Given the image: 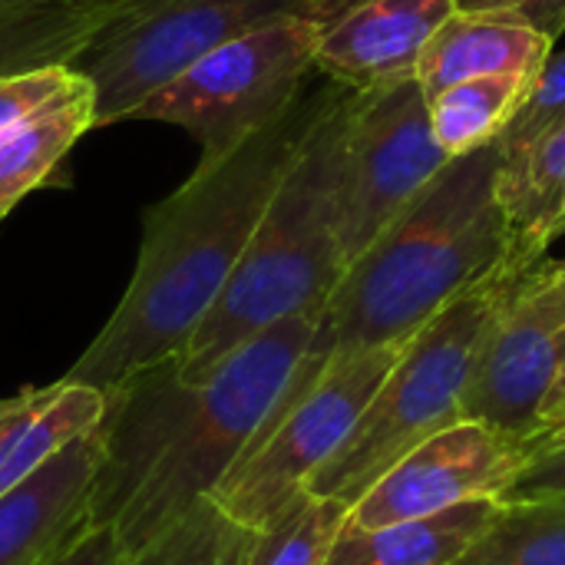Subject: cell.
<instances>
[{"label":"cell","instance_id":"6da1fadb","mask_svg":"<svg viewBox=\"0 0 565 565\" xmlns=\"http://www.w3.org/2000/svg\"><path fill=\"white\" fill-rule=\"evenodd\" d=\"M341 89L344 83L321 73V83H308L278 119L235 149L202 159L172 195L146 212L136 271L103 331L63 374L66 381L106 394L185 354L305 136Z\"/></svg>","mask_w":565,"mask_h":565},{"label":"cell","instance_id":"7a4b0ae2","mask_svg":"<svg viewBox=\"0 0 565 565\" xmlns=\"http://www.w3.org/2000/svg\"><path fill=\"white\" fill-rule=\"evenodd\" d=\"M318 321L321 311L271 324L199 384L169 361L106 391L93 523H113L132 556L215 497L285 394Z\"/></svg>","mask_w":565,"mask_h":565},{"label":"cell","instance_id":"3957f363","mask_svg":"<svg viewBox=\"0 0 565 565\" xmlns=\"http://www.w3.org/2000/svg\"><path fill=\"white\" fill-rule=\"evenodd\" d=\"M500 142L454 156L348 265L265 427L334 358L411 341L440 308L503 268L513 252V228L500 202Z\"/></svg>","mask_w":565,"mask_h":565},{"label":"cell","instance_id":"277c9868","mask_svg":"<svg viewBox=\"0 0 565 565\" xmlns=\"http://www.w3.org/2000/svg\"><path fill=\"white\" fill-rule=\"evenodd\" d=\"M358 89L344 86L305 136L225 291L179 358L185 384L205 381L271 324L324 311L348 271L341 242L344 132Z\"/></svg>","mask_w":565,"mask_h":565},{"label":"cell","instance_id":"5b68a950","mask_svg":"<svg viewBox=\"0 0 565 565\" xmlns=\"http://www.w3.org/2000/svg\"><path fill=\"white\" fill-rule=\"evenodd\" d=\"M536 265L540 262H526L510 252L497 275L440 308L404 344L397 364L348 440L315 470L305 487L311 493L341 500L351 510L414 447L460 424V397L480 341L510 288Z\"/></svg>","mask_w":565,"mask_h":565},{"label":"cell","instance_id":"8992f818","mask_svg":"<svg viewBox=\"0 0 565 565\" xmlns=\"http://www.w3.org/2000/svg\"><path fill=\"white\" fill-rule=\"evenodd\" d=\"M358 0H126L73 66L96 89V126H113L202 53L285 23H331Z\"/></svg>","mask_w":565,"mask_h":565},{"label":"cell","instance_id":"52a82bcc","mask_svg":"<svg viewBox=\"0 0 565 565\" xmlns=\"http://www.w3.org/2000/svg\"><path fill=\"white\" fill-rule=\"evenodd\" d=\"M318 23L285 20L228 40L149 93L129 119L182 126L215 159L278 119L318 73Z\"/></svg>","mask_w":565,"mask_h":565},{"label":"cell","instance_id":"ba28073f","mask_svg":"<svg viewBox=\"0 0 565 565\" xmlns=\"http://www.w3.org/2000/svg\"><path fill=\"white\" fill-rule=\"evenodd\" d=\"M404 344H381L334 358L321 377L248 444L212 500L248 530L271 520L348 440L397 364Z\"/></svg>","mask_w":565,"mask_h":565},{"label":"cell","instance_id":"9c48e42d","mask_svg":"<svg viewBox=\"0 0 565 565\" xmlns=\"http://www.w3.org/2000/svg\"><path fill=\"white\" fill-rule=\"evenodd\" d=\"M450 162L430 129V99L417 73L358 89L344 132L341 242L348 265Z\"/></svg>","mask_w":565,"mask_h":565},{"label":"cell","instance_id":"30bf717a","mask_svg":"<svg viewBox=\"0 0 565 565\" xmlns=\"http://www.w3.org/2000/svg\"><path fill=\"white\" fill-rule=\"evenodd\" d=\"M530 457L526 440L477 420H460L394 463L348 510V526L377 530L434 516L470 500H503Z\"/></svg>","mask_w":565,"mask_h":565},{"label":"cell","instance_id":"8fae6325","mask_svg":"<svg viewBox=\"0 0 565 565\" xmlns=\"http://www.w3.org/2000/svg\"><path fill=\"white\" fill-rule=\"evenodd\" d=\"M520 281L510 288L480 341L460 397V420H477L533 444L559 358V331L526 301Z\"/></svg>","mask_w":565,"mask_h":565},{"label":"cell","instance_id":"7c38bea8","mask_svg":"<svg viewBox=\"0 0 565 565\" xmlns=\"http://www.w3.org/2000/svg\"><path fill=\"white\" fill-rule=\"evenodd\" d=\"M454 10V0H358L318 30V73L351 89L411 76Z\"/></svg>","mask_w":565,"mask_h":565},{"label":"cell","instance_id":"4fadbf2b","mask_svg":"<svg viewBox=\"0 0 565 565\" xmlns=\"http://www.w3.org/2000/svg\"><path fill=\"white\" fill-rule=\"evenodd\" d=\"M99 427L0 503V565H46L93 526Z\"/></svg>","mask_w":565,"mask_h":565},{"label":"cell","instance_id":"5bb4252c","mask_svg":"<svg viewBox=\"0 0 565 565\" xmlns=\"http://www.w3.org/2000/svg\"><path fill=\"white\" fill-rule=\"evenodd\" d=\"M553 40L513 10H454L420 53L417 79L427 99L477 76H540Z\"/></svg>","mask_w":565,"mask_h":565},{"label":"cell","instance_id":"9a60e30c","mask_svg":"<svg viewBox=\"0 0 565 565\" xmlns=\"http://www.w3.org/2000/svg\"><path fill=\"white\" fill-rule=\"evenodd\" d=\"M106 394L60 377L0 401V503L30 483L70 444L99 427Z\"/></svg>","mask_w":565,"mask_h":565},{"label":"cell","instance_id":"2e32d148","mask_svg":"<svg viewBox=\"0 0 565 565\" xmlns=\"http://www.w3.org/2000/svg\"><path fill=\"white\" fill-rule=\"evenodd\" d=\"M89 129H96V89L73 66L70 83L46 106L0 132V222L53 175Z\"/></svg>","mask_w":565,"mask_h":565},{"label":"cell","instance_id":"e0dca14e","mask_svg":"<svg viewBox=\"0 0 565 565\" xmlns=\"http://www.w3.org/2000/svg\"><path fill=\"white\" fill-rule=\"evenodd\" d=\"M503 503L470 500L434 516L377 530L341 526L324 565H454L500 516Z\"/></svg>","mask_w":565,"mask_h":565},{"label":"cell","instance_id":"ac0fdd59","mask_svg":"<svg viewBox=\"0 0 565 565\" xmlns=\"http://www.w3.org/2000/svg\"><path fill=\"white\" fill-rule=\"evenodd\" d=\"M126 0H0V76L70 63Z\"/></svg>","mask_w":565,"mask_h":565},{"label":"cell","instance_id":"d6986e66","mask_svg":"<svg viewBox=\"0 0 565 565\" xmlns=\"http://www.w3.org/2000/svg\"><path fill=\"white\" fill-rule=\"evenodd\" d=\"M500 202L513 228V252L543 262L556 242L565 205V122L500 172Z\"/></svg>","mask_w":565,"mask_h":565},{"label":"cell","instance_id":"ffe728a7","mask_svg":"<svg viewBox=\"0 0 565 565\" xmlns=\"http://www.w3.org/2000/svg\"><path fill=\"white\" fill-rule=\"evenodd\" d=\"M536 76H477L430 96V129L440 149L454 156L477 152L503 136Z\"/></svg>","mask_w":565,"mask_h":565},{"label":"cell","instance_id":"44dd1931","mask_svg":"<svg viewBox=\"0 0 565 565\" xmlns=\"http://www.w3.org/2000/svg\"><path fill=\"white\" fill-rule=\"evenodd\" d=\"M344 520L341 500L305 487L271 520L248 530L238 565H324Z\"/></svg>","mask_w":565,"mask_h":565},{"label":"cell","instance_id":"7402d4cb","mask_svg":"<svg viewBox=\"0 0 565 565\" xmlns=\"http://www.w3.org/2000/svg\"><path fill=\"white\" fill-rule=\"evenodd\" d=\"M454 565H565V493L503 503L497 523Z\"/></svg>","mask_w":565,"mask_h":565},{"label":"cell","instance_id":"603a6c76","mask_svg":"<svg viewBox=\"0 0 565 565\" xmlns=\"http://www.w3.org/2000/svg\"><path fill=\"white\" fill-rule=\"evenodd\" d=\"M248 526L235 523L212 497L199 500L185 516L136 550L129 565H238Z\"/></svg>","mask_w":565,"mask_h":565},{"label":"cell","instance_id":"cb8c5ba5","mask_svg":"<svg viewBox=\"0 0 565 565\" xmlns=\"http://www.w3.org/2000/svg\"><path fill=\"white\" fill-rule=\"evenodd\" d=\"M565 122V50L553 53L546 60V66L540 70V76L533 79V86L526 89L520 109L513 113L510 126L503 129L500 152H503V166L516 162L526 149H533L550 129Z\"/></svg>","mask_w":565,"mask_h":565},{"label":"cell","instance_id":"d4e9b609","mask_svg":"<svg viewBox=\"0 0 565 565\" xmlns=\"http://www.w3.org/2000/svg\"><path fill=\"white\" fill-rule=\"evenodd\" d=\"M70 76H73L70 63L0 76V132H7L10 126L23 122L40 106H46L70 83Z\"/></svg>","mask_w":565,"mask_h":565},{"label":"cell","instance_id":"484cf974","mask_svg":"<svg viewBox=\"0 0 565 565\" xmlns=\"http://www.w3.org/2000/svg\"><path fill=\"white\" fill-rule=\"evenodd\" d=\"M556 493H565V447L533 454L530 463L516 473V480L510 483V490L503 493L500 503L536 500V497H556Z\"/></svg>","mask_w":565,"mask_h":565},{"label":"cell","instance_id":"4316f807","mask_svg":"<svg viewBox=\"0 0 565 565\" xmlns=\"http://www.w3.org/2000/svg\"><path fill=\"white\" fill-rule=\"evenodd\" d=\"M520 291L556 331H565V262H540L523 275Z\"/></svg>","mask_w":565,"mask_h":565},{"label":"cell","instance_id":"83f0119b","mask_svg":"<svg viewBox=\"0 0 565 565\" xmlns=\"http://www.w3.org/2000/svg\"><path fill=\"white\" fill-rule=\"evenodd\" d=\"M46 565H129V553L113 523H93Z\"/></svg>","mask_w":565,"mask_h":565},{"label":"cell","instance_id":"f1b7e54d","mask_svg":"<svg viewBox=\"0 0 565 565\" xmlns=\"http://www.w3.org/2000/svg\"><path fill=\"white\" fill-rule=\"evenodd\" d=\"M457 10H513L543 30L553 43L565 33V0H467Z\"/></svg>","mask_w":565,"mask_h":565},{"label":"cell","instance_id":"f546056e","mask_svg":"<svg viewBox=\"0 0 565 565\" xmlns=\"http://www.w3.org/2000/svg\"><path fill=\"white\" fill-rule=\"evenodd\" d=\"M559 427H565V331H559V358H556L553 384H550V391H546V397H543V407H540V434H536V440L530 444V450H533L543 437L556 434Z\"/></svg>","mask_w":565,"mask_h":565},{"label":"cell","instance_id":"4dcf8cb0","mask_svg":"<svg viewBox=\"0 0 565 565\" xmlns=\"http://www.w3.org/2000/svg\"><path fill=\"white\" fill-rule=\"evenodd\" d=\"M565 447V427H559L556 434H550V437H543L536 447H533V454H543V450H559Z\"/></svg>","mask_w":565,"mask_h":565},{"label":"cell","instance_id":"1f68e13d","mask_svg":"<svg viewBox=\"0 0 565 565\" xmlns=\"http://www.w3.org/2000/svg\"><path fill=\"white\" fill-rule=\"evenodd\" d=\"M563 232H565V205H563V212H559V222H556V238H559Z\"/></svg>","mask_w":565,"mask_h":565},{"label":"cell","instance_id":"d6a6232c","mask_svg":"<svg viewBox=\"0 0 565 565\" xmlns=\"http://www.w3.org/2000/svg\"><path fill=\"white\" fill-rule=\"evenodd\" d=\"M454 3H457V7H463V3H467V0H454Z\"/></svg>","mask_w":565,"mask_h":565}]
</instances>
